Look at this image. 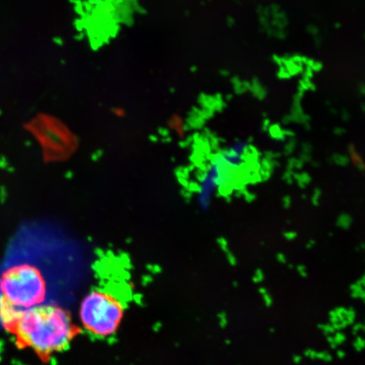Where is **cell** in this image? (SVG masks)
Wrapping results in <instances>:
<instances>
[{
    "instance_id": "cell-1",
    "label": "cell",
    "mask_w": 365,
    "mask_h": 365,
    "mask_svg": "<svg viewBox=\"0 0 365 365\" xmlns=\"http://www.w3.org/2000/svg\"><path fill=\"white\" fill-rule=\"evenodd\" d=\"M0 319L19 349H31L43 363L66 350L80 330L69 311L56 304H39L22 309L2 298Z\"/></svg>"
},
{
    "instance_id": "cell-2",
    "label": "cell",
    "mask_w": 365,
    "mask_h": 365,
    "mask_svg": "<svg viewBox=\"0 0 365 365\" xmlns=\"http://www.w3.org/2000/svg\"><path fill=\"white\" fill-rule=\"evenodd\" d=\"M247 151V142H237L210 159L195 188L197 202L202 208H208L217 194L229 190L236 183Z\"/></svg>"
},
{
    "instance_id": "cell-3",
    "label": "cell",
    "mask_w": 365,
    "mask_h": 365,
    "mask_svg": "<svg viewBox=\"0 0 365 365\" xmlns=\"http://www.w3.org/2000/svg\"><path fill=\"white\" fill-rule=\"evenodd\" d=\"M2 295L11 305L25 309L44 302L47 283L40 270L29 264L14 265L0 277Z\"/></svg>"
},
{
    "instance_id": "cell-4",
    "label": "cell",
    "mask_w": 365,
    "mask_h": 365,
    "mask_svg": "<svg viewBox=\"0 0 365 365\" xmlns=\"http://www.w3.org/2000/svg\"><path fill=\"white\" fill-rule=\"evenodd\" d=\"M124 316V307L108 293L94 290L81 301L79 317L86 331L98 337H107L119 327Z\"/></svg>"
},
{
    "instance_id": "cell-5",
    "label": "cell",
    "mask_w": 365,
    "mask_h": 365,
    "mask_svg": "<svg viewBox=\"0 0 365 365\" xmlns=\"http://www.w3.org/2000/svg\"><path fill=\"white\" fill-rule=\"evenodd\" d=\"M2 298H3V295H2V291H1V283H0V302H1Z\"/></svg>"
}]
</instances>
